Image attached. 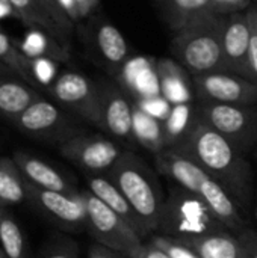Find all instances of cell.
<instances>
[{"label": "cell", "mask_w": 257, "mask_h": 258, "mask_svg": "<svg viewBox=\"0 0 257 258\" xmlns=\"http://www.w3.org/2000/svg\"><path fill=\"white\" fill-rule=\"evenodd\" d=\"M39 92L14 73L0 71V116L14 121L29 104L38 100Z\"/></svg>", "instance_id": "cell-20"}, {"label": "cell", "mask_w": 257, "mask_h": 258, "mask_svg": "<svg viewBox=\"0 0 257 258\" xmlns=\"http://www.w3.org/2000/svg\"><path fill=\"white\" fill-rule=\"evenodd\" d=\"M224 15L206 14L176 32L171 41L174 59L192 76L227 71L223 54Z\"/></svg>", "instance_id": "cell-4"}, {"label": "cell", "mask_w": 257, "mask_h": 258, "mask_svg": "<svg viewBox=\"0 0 257 258\" xmlns=\"http://www.w3.org/2000/svg\"><path fill=\"white\" fill-rule=\"evenodd\" d=\"M0 62L5 63L14 74L23 79L26 83L38 89L32 73V60L18 48L17 42L12 41L3 30H0Z\"/></svg>", "instance_id": "cell-28"}, {"label": "cell", "mask_w": 257, "mask_h": 258, "mask_svg": "<svg viewBox=\"0 0 257 258\" xmlns=\"http://www.w3.org/2000/svg\"><path fill=\"white\" fill-rule=\"evenodd\" d=\"M74 2H76V8H77V14L80 20L89 17L100 3V0H74Z\"/></svg>", "instance_id": "cell-40"}, {"label": "cell", "mask_w": 257, "mask_h": 258, "mask_svg": "<svg viewBox=\"0 0 257 258\" xmlns=\"http://www.w3.org/2000/svg\"><path fill=\"white\" fill-rule=\"evenodd\" d=\"M156 71L159 77V86L162 97L174 104L191 103L194 98V85L189 79V73L176 60L170 57L156 59Z\"/></svg>", "instance_id": "cell-18"}, {"label": "cell", "mask_w": 257, "mask_h": 258, "mask_svg": "<svg viewBox=\"0 0 257 258\" xmlns=\"http://www.w3.org/2000/svg\"><path fill=\"white\" fill-rule=\"evenodd\" d=\"M133 104H136L141 110H144L145 113H148L150 116L159 119V121H165L167 116L171 112L173 104L168 103L162 95L159 97H153V98H147V100H139V101H133Z\"/></svg>", "instance_id": "cell-34"}, {"label": "cell", "mask_w": 257, "mask_h": 258, "mask_svg": "<svg viewBox=\"0 0 257 258\" xmlns=\"http://www.w3.org/2000/svg\"><path fill=\"white\" fill-rule=\"evenodd\" d=\"M59 5H61V8L64 9V12L70 17V20H71L73 23L80 21L79 14H77V8H76V2H74V0H59Z\"/></svg>", "instance_id": "cell-41"}, {"label": "cell", "mask_w": 257, "mask_h": 258, "mask_svg": "<svg viewBox=\"0 0 257 258\" xmlns=\"http://www.w3.org/2000/svg\"><path fill=\"white\" fill-rule=\"evenodd\" d=\"M250 27L245 12L224 15L223 54L226 70L250 80Z\"/></svg>", "instance_id": "cell-14"}, {"label": "cell", "mask_w": 257, "mask_h": 258, "mask_svg": "<svg viewBox=\"0 0 257 258\" xmlns=\"http://www.w3.org/2000/svg\"><path fill=\"white\" fill-rule=\"evenodd\" d=\"M192 85L200 101L238 106H253L257 103L256 83L229 71L192 76Z\"/></svg>", "instance_id": "cell-12"}, {"label": "cell", "mask_w": 257, "mask_h": 258, "mask_svg": "<svg viewBox=\"0 0 257 258\" xmlns=\"http://www.w3.org/2000/svg\"><path fill=\"white\" fill-rule=\"evenodd\" d=\"M35 258H80L77 243L65 236L53 237Z\"/></svg>", "instance_id": "cell-30"}, {"label": "cell", "mask_w": 257, "mask_h": 258, "mask_svg": "<svg viewBox=\"0 0 257 258\" xmlns=\"http://www.w3.org/2000/svg\"><path fill=\"white\" fill-rule=\"evenodd\" d=\"M100 100L103 115V132L117 138L130 151L138 145L133 135V103L124 91L109 82H100Z\"/></svg>", "instance_id": "cell-13"}, {"label": "cell", "mask_w": 257, "mask_h": 258, "mask_svg": "<svg viewBox=\"0 0 257 258\" xmlns=\"http://www.w3.org/2000/svg\"><path fill=\"white\" fill-rule=\"evenodd\" d=\"M18 20L23 21L24 26L29 29H41L47 33H50L53 38H56L61 44L67 45V35L64 30L56 24V21L52 18V15L47 12V9L42 6L39 0H8Z\"/></svg>", "instance_id": "cell-22"}, {"label": "cell", "mask_w": 257, "mask_h": 258, "mask_svg": "<svg viewBox=\"0 0 257 258\" xmlns=\"http://www.w3.org/2000/svg\"><path fill=\"white\" fill-rule=\"evenodd\" d=\"M88 258H129L127 255L117 252L114 249H109L106 246H101L98 243H92L88 249Z\"/></svg>", "instance_id": "cell-39"}, {"label": "cell", "mask_w": 257, "mask_h": 258, "mask_svg": "<svg viewBox=\"0 0 257 258\" xmlns=\"http://www.w3.org/2000/svg\"><path fill=\"white\" fill-rule=\"evenodd\" d=\"M6 17H17V15H15L12 5L8 0H0V20H3Z\"/></svg>", "instance_id": "cell-42"}, {"label": "cell", "mask_w": 257, "mask_h": 258, "mask_svg": "<svg viewBox=\"0 0 257 258\" xmlns=\"http://www.w3.org/2000/svg\"><path fill=\"white\" fill-rule=\"evenodd\" d=\"M50 95L65 109L103 130L98 83L77 71H64L47 88Z\"/></svg>", "instance_id": "cell-9"}, {"label": "cell", "mask_w": 257, "mask_h": 258, "mask_svg": "<svg viewBox=\"0 0 257 258\" xmlns=\"http://www.w3.org/2000/svg\"><path fill=\"white\" fill-rule=\"evenodd\" d=\"M0 71H5V73H12V71H11V70H9L6 65H5V63H2V62H0ZM15 76H17V74H15Z\"/></svg>", "instance_id": "cell-43"}, {"label": "cell", "mask_w": 257, "mask_h": 258, "mask_svg": "<svg viewBox=\"0 0 257 258\" xmlns=\"http://www.w3.org/2000/svg\"><path fill=\"white\" fill-rule=\"evenodd\" d=\"M0 258H8V257H6V254H5V252H0Z\"/></svg>", "instance_id": "cell-44"}, {"label": "cell", "mask_w": 257, "mask_h": 258, "mask_svg": "<svg viewBox=\"0 0 257 258\" xmlns=\"http://www.w3.org/2000/svg\"><path fill=\"white\" fill-rule=\"evenodd\" d=\"M221 231L230 230L215 216L204 201L179 184L171 187L165 197L158 234L185 239Z\"/></svg>", "instance_id": "cell-5"}, {"label": "cell", "mask_w": 257, "mask_h": 258, "mask_svg": "<svg viewBox=\"0 0 257 258\" xmlns=\"http://www.w3.org/2000/svg\"><path fill=\"white\" fill-rule=\"evenodd\" d=\"M218 15H230L235 12H245L253 0H212Z\"/></svg>", "instance_id": "cell-36"}, {"label": "cell", "mask_w": 257, "mask_h": 258, "mask_svg": "<svg viewBox=\"0 0 257 258\" xmlns=\"http://www.w3.org/2000/svg\"><path fill=\"white\" fill-rule=\"evenodd\" d=\"M21 133L55 145L83 135V132L53 103L39 97L29 104L14 121H11Z\"/></svg>", "instance_id": "cell-8"}, {"label": "cell", "mask_w": 257, "mask_h": 258, "mask_svg": "<svg viewBox=\"0 0 257 258\" xmlns=\"http://www.w3.org/2000/svg\"><path fill=\"white\" fill-rule=\"evenodd\" d=\"M86 209V231L95 243L132 257L144 240L91 190H80Z\"/></svg>", "instance_id": "cell-6"}, {"label": "cell", "mask_w": 257, "mask_h": 258, "mask_svg": "<svg viewBox=\"0 0 257 258\" xmlns=\"http://www.w3.org/2000/svg\"><path fill=\"white\" fill-rule=\"evenodd\" d=\"M164 18L173 30H180L192 20L217 14L212 0H158Z\"/></svg>", "instance_id": "cell-23"}, {"label": "cell", "mask_w": 257, "mask_h": 258, "mask_svg": "<svg viewBox=\"0 0 257 258\" xmlns=\"http://www.w3.org/2000/svg\"><path fill=\"white\" fill-rule=\"evenodd\" d=\"M155 165L162 175L171 178L176 184L204 201L215 216L235 234L248 227V221L242 216L226 190L192 160L167 148L155 156Z\"/></svg>", "instance_id": "cell-2"}, {"label": "cell", "mask_w": 257, "mask_h": 258, "mask_svg": "<svg viewBox=\"0 0 257 258\" xmlns=\"http://www.w3.org/2000/svg\"><path fill=\"white\" fill-rule=\"evenodd\" d=\"M88 190H91L103 204H106L112 212H115L144 242L148 239L142 222L135 213L130 203L118 190V187L106 175H85Z\"/></svg>", "instance_id": "cell-17"}, {"label": "cell", "mask_w": 257, "mask_h": 258, "mask_svg": "<svg viewBox=\"0 0 257 258\" xmlns=\"http://www.w3.org/2000/svg\"><path fill=\"white\" fill-rule=\"evenodd\" d=\"M198 165L230 197L245 219L253 206V172L245 156L195 112L186 138L171 148Z\"/></svg>", "instance_id": "cell-1"}, {"label": "cell", "mask_w": 257, "mask_h": 258, "mask_svg": "<svg viewBox=\"0 0 257 258\" xmlns=\"http://www.w3.org/2000/svg\"><path fill=\"white\" fill-rule=\"evenodd\" d=\"M254 212H256V218H257V203H256V210H254Z\"/></svg>", "instance_id": "cell-45"}, {"label": "cell", "mask_w": 257, "mask_h": 258, "mask_svg": "<svg viewBox=\"0 0 257 258\" xmlns=\"http://www.w3.org/2000/svg\"><path fill=\"white\" fill-rule=\"evenodd\" d=\"M30 60H32V73H33L35 82L38 83L39 88L41 86L48 88L59 76L58 74V62L52 60L48 57H35Z\"/></svg>", "instance_id": "cell-32"}, {"label": "cell", "mask_w": 257, "mask_h": 258, "mask_svg": "<svg viewBox=\"0 0 257 258\" xmlns=\"http://www.w3.org/2000/svg\"><path fill=\"white\" fill-rule=\"evenodd\" d=\"M64 159L76 165L85 175H106L126 151L117 142L100 135H79L59 145Z\"/></svg>", "instance_id": "cell-11"}, {"label": "cell", "mask_w": 257, "mask_h": 258, "mask_svg": "<svg viewBox=\"0 0 257 258\" xmlns=\"http://www.w3.org/2000/svg\"><path fill=\"white\" fill-rule=\"evenodd\" d=\"M42 3V6L47 9V12L52 15V18L56 21V24L64 30V33L68 36L70 32L73 30L74 23L70 20V17L64 12V9L59 5V0H39Z\"/></svg>", "instance_id": "cell-35"}, {"label": "cell", "mask_w": 257, "mask_h": 258, "mask_svg": "<svg viewBox=\"0 0 257 258\" xmlns=\"http://www.w3.org/2000/svg\"><path fill=\"white\" fill-rule=\"evenodd\" d=\"M245 15L250 27V47H248L250 80L257 85V3H251L247 8Z\"/></svg>", "instance_id": "cell-33"}, {"label": "cell", "mask_w": 257, "mask_h": 258, "mask_svg": "<svg viewBox=\"0 0 257 258\" xmlns=\"http://www.w3.org/2000/svg\"><path fill=\"white\" fill-rule=\"evenodd\" d=\"M92 44L109 73L117 76L129 60V45L123 33L111 23H98L92 32Z\"/></svg>", "instance_id": "cell-19"}, {"label": "cell", "mask_w": 257, "mask_h": 258, "mask_svg": "<svg viewBox=\"0 0 257 258\" xmlns=\"http://www.w3.org/2000/svg\"><path fill=\"white\" fill-rule=\"evenodd\" d=\"M194 118H195V109L192 107L191 103L174 104L171 107L170 115L162 122L167 148H174L186 138L194 122Z\"/></svg>", "instance_id": "cell-26"}, {"label": "cell", "mask_w": 257, "mask_h": 258, "mask_svg": "<svg viewBox=\"0 0 257 258\" xmlns=\"http://www.w3.org/2000/svg\"><path fill=\"white\" fill-rule=\"evenodd\" d=\"M129 258H171L165 251H162L161 248L151 245L150 242H144V245Z\"/></svg>", "instance_id": "cell-38"}, {"label": "cell", "mask_w": 257, "mask_h": 258, "mask_svg": "<svg viewBox=\"0 0 257 258\" xmlns=\"http://www.w3.org/2000/svg\"><path fill=\"white\" fill-rule=\"evenodd\" d=\"M244 248V258H257V233L247 227L236 234Z\"/></svg>", "instance_id": "cell-37"}, {"label": "cell", "mask_w": 257, "mask_h": 258, "mask_svg": "<svg viewBox=\"0 0 257 258\" xmlns=\"http://www.w3.org/2000/svg\"><path fill=\"white\" fill-rule=\"evenodd\" d=\"M26 197L45 219L67 233L86 231V209L82 195H68L33 186L24 178Z\"/></svg>", "instance_id": "cell-10"}, {"label": "cell", "mask_w": 257, "mask_h": 258, "mask_svg": "<svg viewBox=\"0 0 257 258\" xmlns=\"http://www.w3.org/2000/svg\"><path fill=\"white\" fill-rule=\"evenodd\" d=\"M115 79L124 94L133 101L162 95L156 71V59L144 56L132 57L121 67Z\"/></svg>", "instance_id": "cell-15"}, {"label": "cell", "mask_w": 257, "mask_h": 258, "mask_svg": "<svg viewBox=\"0 0 257 258\" xmlns=\"http://www.w3.org/2000/svg\"><path fill=\"white\" fill-rule=\"evenodd\" d=\"M18 48L29 57H48L56 62H68V47L61 44L56 38L41 29H29L24 38L17 42Z\"/></svg>", "instance_id": "cell-24"}, {"label": "cell", "mask_w": 257, "mask_h": 258, "mask_svg": "<svg viewBox=\"0 0 257 258\" xmlns=\"http://www.w3.org/2000/svg\"><path fill=\"white\" fill-rule=\"evenodd\" d=\"M133 135L138 145L150 151L153 156L167 150L162 121L150 116L136 104H133Z\"/></svg>", "instance_id": "cell-25"}, {"label": "cell", "mask_w": 257, "mask_h": 258, "mask_svg": "<svg viewBox=\"0 0 257 258\" xmlns=\"http://www.w3.org/2000/svg\"><path fill=\"white\" fill-rule=\"evenodd\" d=\"M0 243L8 258H29L21 228L3 207H0Z\"/></svg>", "instance_id": "cell-29"}, {"label": "cell", "mask_w": 257, "mask_h": 258, "mask_svg": "<svg viewBox=\"0 0 257 258\" xmlns=\"http://www.w3.org/2000/svg\"><path fill=\"white\" fill-rule=\"evenodd\" d=\"M147 242H150L151 245L161 248L171 258H200L191 248H188L180 240L173 239V237H167V236H162V234L156 233V234L150 236Z\"/></svg>", "instance_id": "cell-31"}, {"label": "cell", "mask_w": 257, "mask_h": 258, "mask_svg": "<svg viewBox=\"0 0 257 258\" xmlns=\"http://www.w3.org/2000/svg\"><path fill=\"white\" fill-rule=\"evenodd\" d=\"M106 177L130 203L148 237L156 234L167 197L158 174L144 162L142 157L126 150Z\"/></svg>", "instance_id": "cell-3"}, {"label": "cell", "mask_w": 257, "mask_h": 258, "mask_svg": "<svg viewBox=\"0 0 257 258\" xmlns=\"http://www.w3.org/2000/svg\"><path fill=\"white\" fill-rule=\"evenodd\" d=\"M197 115L245 154L257 142V110L251 106L200 101Z\"/></svg>", "instance_id": "cell-7"}, {"label": "cell", "mask_w": 257, "mask_h": 258, "mask_svg": "<svg viewBox=\"0 0 257 258\" xmlns=\"http://www.w3.org/2000/svg\"><path fill=\"white\" fill-rule=\"evenodd\" d=\"M200 258H244V248L233 231L177 239Z\"/></svg>", "instance_id": "cell-21"}, {"label": "cell", "mask_w": 257, "mask_h": 258, "mask_svg": "<svg viewBox=\"0 0 257 258\" xmlns=\"http://www.w3.org/2000/svg\"><path fill=\"white\" fill-rule=\"evenodd\" d=\"M12 160L21 171L23 177L36 187L53 190V192H61V194H68V195L80 194L76 184L70 178H67L61 171H58L50 163L32 154L23 153V151H14Z\"/></svg>", "instance_id": "cell-16"}, {"label": "cell", "mask_w": 257, "mask_h": 258, "mask_svg": "<svg viewBox=\"0 0 257 258\" xmlns=\"http://www.w3.org/2000/svg\"><path fill=\"white\" fill-rule=\"evenodd\" d=\"M26 200V183L21 171L12 159L0 157V204H18Z\"/></svg>", "instance_id": "cell-27"}]
</instances>
